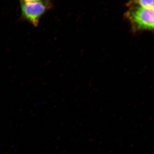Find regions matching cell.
I'll return each instance as SVG.
<instances>
[{
    "mask_svg": "<svg viewBox=\"0 0 154 154\" xmlns=\"http://www.w3.org/2000/svg\"><path fill=\"white\" fill-rule=\"evenodd\" d=\"M154 8L131 7L125 14L134 32L154 30Z\"/></svg>",
    "mask_w": 154,
    "mask_h": 154,
    "instance_id": "obj_1",
    "label": "cell"
},
{
    "mask_svg": "<svg viewBox=\"0 0 154 154\" xmlns=\"http://www.w3.org/2000/svg\"><path fill=\"white\" fill-rule=\"evenodd\" d=\"M50 7V2H21V17L34 27H37Z\"/></svg>",
    "mask_w": 154,
    "mask_h": 154,
    "instance_id": "obj_2",
    "label": "cell"
},
{
    "mask_svg": "<svg viewBox=\"0 0 154 154\" xmlns=\"http://www.w3.org/2000/svg\"><path fill=\"white\" fill-rule=\"evenodd\" d=\"M154 0H128L126 3L128 8L131 7L154 8Z\"/></svg>",
    "mask_w": 154,
    "mask_h": 154,
    "instance_id": "obj_3",
    "label": "cell"
},
{
    "mask_svg": "<svg viewBox=\"0 0 154 154\" xmlns=\"http://www.w3.org/2000/svg\"><path fill=\"white\" fill-rule=\"evenodd\" d=\"M21 2H50V0H20Z\"/></svg>",
    "mask_w": 154,
    "mask_h": 154,
    "instance_id": "obj_4",
    "label": "cell"
}]
</instances>
